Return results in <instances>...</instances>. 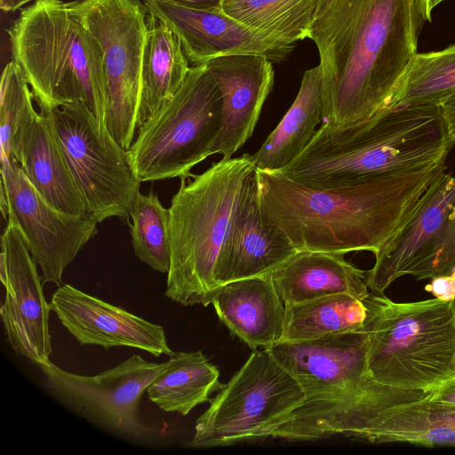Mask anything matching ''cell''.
I'll use <instances>...</instances> for the list:
<instances>
[{"label": "cell", "mask_w": 455, "mask_h": 455, "mask_svg": "<svg viewBox=\"0 0 455 455\" xmlns=\"http://www.w3.org/2000/svg\"><path fill=\"white\" fill-rule=\"evenodd\" d=\"M252 156L221 158L192 181L180 179L170 215L171 263L164 296L181 306L211 304L215 270L250 174Z\"/></svg>", "instance_id": "obj_5"}, {"label": "cell", "mask_w": 455, "mask_h": 455, "mask_svg": "<svg viewBox=\"0 0 455 455\" xmlns=\"http://www.w3.org/2000/svg\"><path fill=\"white\" fill-rule=\"evenodd\" d=\"M322 74L318 65L304 72L291 108L251 156L256 169L279 172L299 156L322 122Z\"/></svg>", "instance_id": "obj_24"}, {"label": "cell", "mask_w": 455, "mask_h": 455, "mask_svg": "<svg viewBox=\"0 0 455 455\" xmlns=\"http://www.w3.org/2000/svg\"><path fill=\"white\" fill-rule=\"evenodd\" d=\"M7 33L12 60L39 108L83 101L106 125L102 52L75 1L36 0L20 11Z\"/></svg>", "instance_id": "obj_4"}, {"label": "cell", "mask_w": 455, "mask_h": 455, "mask_svg": "<svg viewBox=\"0 0 455 455\" xmlns=\"http://www.w3.org/2000/svg\"><path fill=\"white\" fill-rule=\"evenodd\" d=\"M445 164L357 185L314 188L256 169L264 218L298 251L374 255L411 219Z\"/></svg>", "instance_id": "obj_2"}, {"label": "cell", "mask_w": 455, "mask_h": 455, "mask_svg": "<svg viewBox=\"0 0 455 455\" xmlns=\"http://www.w3.org/2000/svg\"><path fill=\"white\" fill-rule=\"evenodd\" d=\"M36 262L11 221L1 236L0 278L4 299L0 315L12 349L36 366L51 362L50 303Z\"/></svg>", "instance_id": "obj_14"}, {"label": "cell", "mask_w": 455, "mask_h": 455, "mask_svg": "<svg viewBox=\"0 0 455 455\" xmlns=\"http://www.w3.org/2000/svg\"><path fill=\"white\" fill-rule=\"evenodd\" d=\"M211 304L232 335L251 349L266 348L281 340L285 306L270 275L224 283Z\"/></svg>", "instance_id": "obj_20"}, {"label": "cell", "mask_w": 455, "mask_h": 455, "mask_svg": "<svg viewBox=\"0 0 455 455\" xmlns=\"http://www.w3.org/2000/svg\"><path fill=\"white\" fill-rule=\"evenodd\" d=\"M425 0H332L308 38L319 53L321 124L341 130L387 108L414 56Z\"/></svg>", "instance_id": "obj_1"}, {"label": "cell", "mask_w": 455, "mask_h": 455, "mask_svg": "<svg viewBox=\"0 0 455 455\" xmlns=\"http://www.w3.org/2000/svg\"><path fill=\"white\" fill-rule=\"evenodd\" d=\"M450 140L455 144V93L438 105Z\"/></svg>", "instance_id": "obj_34"}, {"label": "cell", "mask_w": 455, "mask_h": 455, "mask_svg": "<svg viewBox=\"0 0 455 455\" xmlns=\"http://www.w3.org/2000/svg\"><path fill=\"white\" fill-rule=\"evenodd\" d=\"M319 0H222V12L293 49L308 38Z\"/></svg>", "instance_id": "obj_28"}, {"label": "cell", "mask_w": 455, "mask_h": 455, "mask_svg": "<svg viewBox=\"0 0 455 455\" xmlns=\"http://www.w3.org/2000/svg\"><path fill=\"white\" fill-rule=\"evenodd\" d=\"M222 122V98L205 63L191 66L172 99L140 126L127 150L140 182L188 179L212 156Z\"/></svg>", "instance_id": "obj_7"}, {"label": "cell", "mask_w": 455, "mask_h": 455, "mask_svg": "<svg viewBox=\"0 0 455 455\" xmlns=\"http://www.w3.org/2000/svg\"><path fill=\"white\" fill-rule=\"evenodd\" d=\"M361 440L371 443L455 446V407L428 397L389 408L377 418Z\"/></svg>", "instance_id": "obj_25"}, {"label": "cell", "mask_w": 455, "mask_h": 455, "mask_svg": "<svg viewBox=\"0 0 455 455\" xmlns=\"http://www.w3.org/2000/svg\"><path fill=\"white\" fill-rule=\"evenodd\" d=\"M50 307L63 327L81 346L95 345L108 350L127 347L153 356H170L164 328L127 310L65 283L52 296Z\"/></svg>", "instance_id": "obj_16"}, {"label": "cell", "mask_w": 455, "mask_h": 455, "mask_svg": "<svg viewBox=\"0 0 455 455\" xmlns=\"http://www.w3.org/2000/svg\"><path fill=\"white\" fill-rule=\"evenodd\" d=\"M29 84L19 65L12 60L1 78V158H17L24 136L37 117Z\"/></svg>", "instance_id": "obj_31"}, {"label": "cell", "mask_w": 455, "mask_h": 455, "mask_svg": "<svg viewBox=\"0 0 455 455\" xmlns=\"http://www.w3.org/2000/svg\"><path fill=\"white\" fill-rule=\"evenodd\" d=\"M454 146L438 106L395 107L346 129L321 124L279 172L314 188L357 185L445 164Z\"/></svg>", "instance_id": "obj_3"}, {"label": "cell", "mask_w": 455, "mask_h": 455, "mask_svg": "<svg viewBox=\"0 0 455 455\" xmlns=\"http://www.w3.org/2000/svg\"><path fill=\"white\" fill-rule=\"evenodd\" d=\"M135 256L153 270L168 274L171 263L170 215L156 194H137L130 212Z\"/></svg>", "instance_id": "obj_30"}, {"label": "cell", "mask_w": 455, "mask_h": 455, "mask_svg": "<svg viewBox=\"0 0 455 455\" xmlns=\"http://www.w3.org/2000/svg\"><path fill=\"white\" fill-rule=\"evenodd\" d=\"M366 361L379 382L431 392L455 376V299H365Z\"/></svg>", "instance_id": "obj_6"}, {"label": "cell", "mask_w": 455, "mask_h": 455, "mask_svg": "<svg viewBox=\"0 0 455 455\" xmlns=\"http://www.w3.org/2000/svg\"><path fill=\"white\" fill-rule=\"evenodd\" d=\"M266 349L298 381L306 399L375 391L388 386L377 381L369 371L363 331L278 341Z\"/></svg>", "instance_id": "obj_15"}, {"label": "cell", "mask_w": 455, "mask_h": 455, "mask_svg": "<svg viewBox=\"0 0 455 455\" xmlns=\"http://www.w3.org/2000/svg\"><path fill=\"white\" fill-rule=\"evenodd\" d=\"M175 5L200 9V10H215L220 9L222 0H158Z\"/></svg>", "instance_id": "obj_35"}, {"label": "cell", "mask_w": 455, "mask_h": 455, "mask_svg": "<svg viewBox=\"0 0 455 455\" xmlns=\"http://www.w3.org/2000/svg\"><path fill=\"white\" fill-rule=\"evenodd\" d=\"M189 69L177 36L148 12L137 131L172 99Z\"/></svg>", "instance_id": "obj_23"}, {"label": "cell", "mask_w": 455, "mask_h": 455, "mask_svg": "<svg viewBox=\"0 0 455 455\" xmlns=\"http://www.w3.org/2000/svg\"><path fill=\"white\" fill-rule=\"evenodd\" d=\"M455 93V44L417 53L387 108L412 105L438 106Z\"/></svg>", "instance_id": "obj_29"}, {"label": "cell", "mask_w": 455, "mask_h": 455, "mask_svg": "<svg viewBox=\"0 0 455 455\" xmlns=\"http://www.w3.org/2000/svg\"><path fill=\"white\" fill-rule=\"evenodd\" d=\"M297 251L290 240L264 218L255 169L246 180L217 263V285L270 275Z\"/></svg>", "instance_id": "obj_19"}, {"label": "cell", "mask_w": 455, "mask_h": 455, "mask_svg": "<svg viewBox=\"0 0 455 455\" xmlns=\"http://www.w3.org/2000/svg\"><path fill=\"white\" fill-rule=\"evenodd\" d=\"M455 277V174L441 173L403 228L376 254L366 283L383 294L395 280Z\"/></svg>", "instance_id": "obj_12"}, {"label": "cell", "mask_w": 455, "mask_h": 455, "mask_svg": "<svg viewBox=\"0 0 455 455\" xmlns=\"http://www.w3.org/2000/svg\"><path fill=\"white\" fill-rule=\"evenodd\" d=\"M33 0H0V7L4 12H13Z\"/></svg>", "instance_id": "obj_36"}, {"label": "cell", "mask_w": 455, "mask_h": 455, "mask_svg": "<svg viewBox=\"0 0 455 455\" xmlns=\"http://www.w3.org/2000/svg\"><path fill=\"white\" fill-rule=\"evenodd\" d=\"M280 341H302L363 331L368 308L364 299L339 293L299 304H284Z\"/></svg>", "instance_id": "obj_27"}, {"label": "cell", "mask_w": 455, "mask_h": 455, "mask_svg": "<svg viewBox=\"0 0 455 455\" xmlns=\"http://www.w3.org/2000/svg\"><path fill=\"white\" fill-rule=\"evenodd\" d=\"M305 399L300 385L267 349L253 350L196 419L189 445L228 446L268 437Z\"/></svg>", "instance_id": "obj_8"}, {"label": "cell", "mask_w": 455, "mask_h": 455, "mask_svg": "<svg viewBox=\"0 0 455 455\" xmlns=\"http://www.w3.org/2000/svg\"><path fill=\"white\" fill-rule=\"evenodd\" d=\"M171 366L148 387L149 400L166 412L188 415L197 405L210 403L223 385L220 371L201 350L173 352Z\"/></svg>", "instance_id": "obj_26"}, {"label": "cell", "mask_w": 455, "mask_h": 455, "mask_svg": "<svg viewBox=\"0 0 455 455\" xmlns=\"http://www.w3.org/2000/svg\"><path fill=\"white\" fill-rule=\"evenodd\" d=\"M172 360L171 355L158 363L132 355L116 367L92 376L65 371L52 362L39 369L47 392L63 406L113 435L151 444L163 433L142 420L140 400Z\"/></svg>", "instance_id": "obj_10"}, {"label": "cell", "mask_w": 455, "mask_h": 455, "mask_svg": "<svg viewBox=\"0 0 455 455\" xmlns=\"http://www.w3.org/2000/svg\"><path fill=\"white\" fill-rule=\"evenodd\" d=\"M1 185L8 202V218L20 231L42 271L43 283L62 284L66 267L97 233L90 213L73 215L51 205L30 184L20 164L1 158Z\"/></svg>", "instance_id": "obj_13"}, {"label": "cell", "mask_w": 455, "mask_h": 455, "mask_svg": "<svg viewBox=\"0 0 455 455\" xmlns=\"http://www.w3.org/2000/svg\"><path fill=\"white\" fill-rule=\"evenodd\" d=\"M270 275L284 304L339 293L364 299L371 293L366 272L346 260L343 253L298 251Z\"/></svg>", "instance_id": "obj_21"}, {"label": "cell", "mask_w": 455, "mask_h": 455, "mask_svg": "<svg viewBox=\"0 0 455 455\" xmlns=\"http://www.w3.org/2000/svg\"><path fill=\"white\" fill-rule=\"evenodd\" d=\"M147 11L177 36L192 66L235 54L262 55L279 62L291 49L249 28L221 9L200 10L144 0Z\"/></svg>", "instance_id": "obj_17"}, {"label": "cell", "mask_w": 455, "mask_h": 455, "mask_svg": "<svg viewBox=\"0 0 455 455\" xmlns=\"http://www.w3.org/2000/svg\"><path fill=\"white\" fill-rule=\"evenodd\" d=\"M222 98V122L212 155L230 158L252 135L274 85L272 61L262 55L235 54L204 62Z\"/></svg>", "instance_id": "obj_18"}, {"label": "cell", "mask_w": 455, "mask_h": 455, "mask_svg": "<svg viewBox=\"0 0 455 455\" xmlns=\"http://www.w3.org/2000/svg\"><path fill=\"white\" fill-rule=\"evenodd\" d=\"M39 112L64 152L89 212L99 223L113 217L129 221L141 182L127 150L83 101Z\"/></svg>", "instance_id": "obj_9"}, {"label": "cell", "mask_w": 455, "mask_h": 455, "mask_svg": "<svg viewBox=\"0 0 455 455\" xmlns=\"http://www.w3.org/2000/svg\"><path fill=\"white\" fill-rule=\"evenodd\" d=\"M429 400L455 407V376L431 391Z\"/></svg>", "instance_id": "obj_33"}, {"label": "cell", "mask_w": 455, "mask_h": 455, "mask_svg": "<svg viewBox=\"0 0 455 455\" xmlns=\"http://www.w3.org/2000/svg\"><path fill=\"white\" fill-rule=\"evenodd\" d=\"M426 1V8H427V13L429 20H431V13L434 8L439 4L441 2L444 0H425Z\"/></svg>", "instance_id": "obj_37"}, {"label": "cell", "mask_w": 455, "mask_h": 455, "mask_svg": "<svg viewBox=\"0 0 455 455\" xmlns=\"http://www.w3.org/2000/svg\"><path fill=\"white\" fill-rule=\"evenodd\" d=\"M332 0H319L316 12L323 9L326 4H328Z\"/></svg>", "instance_id": "obj_38"}, {"label": "cell", "mask_w": 455, "mask_h": 455, "mask_svg": "<svg viewBox=\"0 0 455 455\" xmlns=\"http://www.w3.org/2000/svg\"><path fill=\"white\" fill-rule=\"evenodd\" d=\"M16 161L51 205L73 215L90 213L64 152L42 113L24 136Z\"/></svg>", "instance_id": "obj_22"}, {"label": "cell", "mask_w": 455, "mask_h": 455, "mask_svg": "<svg viewBox=\"0 0 455 455\" xmlns=\"http://www.w3.org/2000/svg\"><path fill=\"white\" fill-rule=\"evenodd\" d=\"M75 2L101 48L108 94L106 126L128 150L137 133L148 11L140 0Z\"/></svg>", "instance_id": "obj_11"}, {"label": "cell", "mask_w": 455, "mask_h": 455, "mask_svg": "<svg viewBox=\"0 0 455 455\" xmlns=\"http://www.w3.org/2000/svg\"><path fill=\"white\" fill-rule=\"evenodd\" d=\"M425 290L432 293L435 298L451 301L455 299V277L442 276L432 279L431 283L425 286Z\"/></svg>", "instance_id": "obj_32"}]
</instances>
